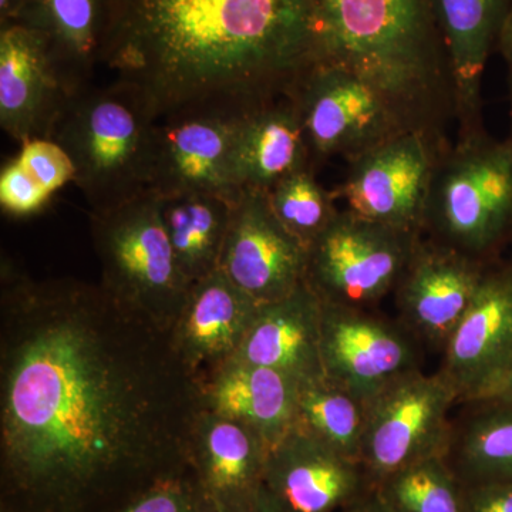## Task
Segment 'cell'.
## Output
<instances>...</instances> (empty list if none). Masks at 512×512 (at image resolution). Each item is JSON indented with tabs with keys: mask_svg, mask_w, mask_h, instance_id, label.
<instances>
[{
	"mask_svg": "<svg viewBox=\"0 0 512 512\" xmlns=\"http://www.w3.org/2000/svg\"><path fill=\"white\" fill-rule=\"evenodd\" d=\"M312 160L295 97L284 96L242 114L232 141L229 174L239 194H268L289 175L312 168Z\"/></svg>",
	"mask_w": 512,
	"mask_h": 512,
	"instance_id": "19",
	"label": "cell"
},
{
	"mask_svg": "<svg viewBox=\"0 0 512 512\" xmlns=\"http://www.w3.org/2000/svg\"><path fill=\"white\" fill-rule=\"evenodd\" d=\"M157 121L146 94L124 80L90 86L72 97L50 138L72 158L74 183L92 214L151 191Z\"/></svg>",
	"mask_w": 512,
	"mask_h": 512,
	"instance_id": "4",
	"label": "cell"
},
{
	"mask_svg": "<svg viewBox=\"0 0 512 512\" xmlns=\"http://www.w3.org/2000/svg\"><path fill=\"white\" fill-rule=\"evenodd\" d=\"M497 47L503 53L505 62L508 66V76H510L511 107H512V8L504 20L500 36H498Z\"/></svg>",
	"mask_w": 512,
	"mask_h": 512,
	"instance_id": "36",
	"label": "cell"
},
{
	"mask_svg": "<svg viewBox=\"0 0 512 512\" xmlns=\"http://www.w3.org/2000/svg\"><path fill=\"white\" fill-rule=\"evenodd\" d=\"M259 305L217 269L194 282L171 329L185 365L198 377L234 359Z\"/></svg>",
	"mask_w": 512,
	"mask_h": 512,
	"instance_id": "18",
	"label": "cell"
},
{
	"mask_svg": "<svg viewBox=\"0 0 512 512\" xmlns=\"http://www.w3.org/2000/svg\"><path fill=\"white\" fill-rule=\"evenodd\" d=\"M101 265L100 285L121 305L171 332L191 288L150 191L110 211L90 215Z\"/></svg>",
	"mask_w": 512,
	"mask_h": 512,
	"instance_id": "5",
	"label": "cell"
},
{
	"mask_svg": "<svg viewBox=\"0 0 512 512\" xmlns=\"http://www.w3.org/2000/svg\"><path fill=\"white\" fill-rule=\"evenodd\" d=\"M512 352V269H487L446 348L439 372L458 394L476 399Z\"/></svg>",
	"mask_w": 512,
	"mask_h": 512,
	"instance_id": "17",
	"label": "cell"
},
{
	"mask_svg": "<svg viewBox=\"0 0 512 512\" xmlns=\"http://www.w3.org/2000/svg\"><path fill=\"white\" fill-rule=\"evenodd\" d=\"M423 231L431 241L483 261L512 234V140L461 137L441 157Z\"/></svg>",
	"mask_w": 512,
	"mask_h": 512,
	"instance_id": "6",
	"label": "cell"
},
{
	"mask_svg": "<svg viewBox=\"0 0 512 512\" xmlns=\"http://www.w3.org/2000/svg\"><path fill=\"white\" fill-rule=\"evenodd\" d=\"M292 96L313 158L342 154L353 160L412 128L376 86L332 64H315Z\"/></svg>",
	"mask_w": 512,
	"mask_h": 512,
	"instance_id": "10",
	"label": "cell"
},
{
	"mask_svg": "<svg viewBox=\"0 0 512 512\" xmlns=\"http://www.w3.org/2000/svg\"><path fill=\"white\" fill-rule=\"evenodd\" d=\"M247 113V111H245ZM244 113L187 110L161 117L154 134L151 191L158 197L212 194L238 200L229 174L232 141Z\"/></svg>",
	"mask_w": 512,
	"mask_h": 512,
	"instance_id": "12",
	"label": "cell"
},
{
	"mask_svg": "<svg viewBox=\"0 0 512 512\" xmlns=\"http://www.w3.org/2000/svg\"><path fill=\"white\" fill-rule=\"evenodd\" d=\"M308 248L275 217L264 192L232 205L218 269L258 305L279 301L305 282Z\"/></svg>",
	"mask_w": 512,
	"mask_h": 512,
	"instance_id": "13",
	"label": "cell"
},
{
	"mask_svg": "<svg viewBox=\"0 0 512 512\" xmlns=\"http://www.w3.org/2000/svg\"><path fill=\"white\" fill-rule=\"evenodd\" d=\"M266 195L278 221L306 248L339 212L333 195L320 187L312 168L289 175Z\"/></svg>",
	"mask_w": 512,
	"mask_h": 512,
	"instance_id": "29",
	"label": "cell"
},
{
	"mask_svg": "<svg viewBox=\"0 0 512 512\" xmlns=\"http://www.w3.org/2000/svg\"><path fill=\"white\" fill-rule=\"evenodd\" d=\"M420 241L419 232L339 211L308 247L306 285L323 303L370 309L394 292Z\"/></svg>",
	"mask_w": 512,
	"mask_h": 512,
	"instance_id": "7",
	"label": "cell"
},
{
	"mask_svg": "<svg viewBox=\"0 0 512 512\" xmlns=\"http://www.w3.org/2000/svg\"><path fill=\"white\" fill-rule=\"evenodd\" d=\"M26 0H0V29L19 25Z\"/></svg>",
	"mask_w": 512,
	"mask_h": 512,
	"instance_id": "37",
	"label": "cell"
},
{
	"mask_svg": "<svg viewBox=\"0 0 512 512\" xmlns=\"http://www.w3.org/2000/svg\"><path fill=\"white\" fill-rule=\"evenodd\" d=\"M53 194L18 163L9 161L0 173V207L9 217L26 218L45 210Z\"/></svg>",
	"mask_w": 512,
	"mask_h": 512,
	"instance_id": "32",
	"label": "cell"
},
{
	"mask_svg": "<svg viewBox=\"0 0 512 512\" xmlns=\"http://www.w3.org/2000/svg\"><path fill=\"white\" fill-rule=\"evenodd\" d=\"M318 63L315 0H120L106 64L158 119L255 109Z\"/></svg>",
	"mask_w": 512,
	"mask_h": 512,
	"instance_id": "2",
	"label": "cell"
},
{
	"mask_svg": "<svg viewBox=\"0 0 512 512\" xmlns=\"http://www.w3.org/2000/svg\"><path fill=\"white\" fill-rule=\"evenodd\" d=\"M298 389L284 373L231 359L201 377L202 410L244 424L272 448L295 429Z\"/></svg>",
	"mask_w": 512,
	"mask_h": 512,
	"instance_id": "23",
	"label": "cell"
},
{
	"mask_svg": "<svg viewBox=\"0 0 512 512\" xmlns=\"http://www.w3.org/2000/svg\"><path fill=\"white\" fill-rule=\"evenodd\" d=\"M466 512H512V483L463 487Z\"/></svg>",
	"mask_w": 512,
	"mask_h": 512,
	"instance_id": "33",
	"label": "cell"
},
{
	"mask_svg": "<svg viewBox=\"0 0 512 512\" xmlns=\"http://www.w3.org/2000/svg\"><path fill=\"white\" fill-rule=\"evenodd\" d=\"M320 340L322 302L303 282L286 298L259 305L234 359L313 382L326 377Z\"/></svg>",
	"mask_w": 512,
	"mask_h": 512,
	"instance_id": "20",
	"label": "cell"
},
{
	"mask_svg": "<svg viewBox=\"0 0 512 512\" xmlns=\"http://www.w3.org/2000/svg\"><path fill=\"white\" fill-rule=\"evenodd\" d=\"M119 9L120 0H26L19 25L45 37L76 96L90 87L97 64H104Z\"/></svg>",
	"mask_w": 512,
	"mask_h": 512,
	"instance_id": "24",
	"label": "cell"
},
{
	"mask_svg": "<svg viewBox=\"0 0 512 512\" xmlns=\"http://www.w3.org/2000/svg\"><path fill=\"white\" fill-rule=\"evenodd\" d=\"M360 461L298 427L271 448L264 490L285 512H339L372 490Z\"/></svg>",
	"mask_w": 512,
	"mask_h": 512,
	"instance_id": "16",
	"label": "cell"
},
{
	"mask_svg": "<svg viewBox=\"0 0 512 512\" xmlns=\"http://www.w3.org/2000/svg\"><path fill=\"white\" fill-rule=\"evenodd\" d=\"M161 198V197H160ZM234 202L212 194L161 198V218L191 284L217 271Z\"/></svg>",
	"mask_w": 512,
	"mask_h": 512,
	"instance_id": "26",
	"label": "cell"
},
{
	"mask_svg": "<svg viewBox=\"0 0 512 512\" xmlns=\"http://www.w3.org/2000/svg\"><path fill=\"white\" fill-rule=\"evenodd\" d=\"M458 394L440 372L400 376L367 402L359 461L373 488L417 461L444 456Z\"/></svg>",
	"mask_w": 512,
	"mask_h": 512,
	"instance_id": "8",
	"label": "cell"
},
{
	"mask_svg": "<svg viewBox=\"0 0 512 512\" xmlns=\"http://www.w3.org/2000/svg\"><path fill=\"white\" fill-rule=\"evenodd\" d=\"M471 402H500L512 404V352L491 376L484 389ZM470 403V402H468Z\"/></svg>",
	"mask_w": 512,
	"mask_h": 512,
	"instance_id": "34",
	"label": "cell"
},
{
	"mask_svg": "<svg viewBox=\"0 0 512 512\" xmlns=\"http://www.w3.org/2000/svg\"><path fill=\"white\" fill-rule=\"evenodd\" d=\"M318 63L356 73L407 126L436 133L453 83L431 0H315Z\"/></svg>",
	"mask_w": 512,
	"mask_h": 512,
	"instance_id": "3",
	"label": "cell"
},
{
	"mask_svg": "<svg viewBox=\"0 0 512 512\" xmlns=\"http://www.w3.org/2000/svg\"><path fill=\"white\" fill-rule=\"evenodd\" d=\"M222 512H285V511H282L281 508H279L278 505H276L274 503V501H272V498L269 497V495L265 493V490H262V493H261V495H259L258 500H256V503L252 504L251 507L244 508V510H239V511H222Z\"/></svg>",
	"mask_w": 512,
	"mask_h": 512,
	"instance_id": "38",
	"label": "cell"
},
{
	"mask_svg": "<svg viewBox=\"0 0 512 512\" xmlns=\"http://www.w3.org/2000/svg\"><path fill=\"white\" fill-rule=\"evenodd\" d=\"M444 453L461 487L512 483V404L463 403Z\"/></svg>",
	"mask_w": 512,
	"mask_h": 512,
	"instance_id": "25",
	"label": "cell"
},
{
	"mask_svg": "<svg viewBox=\"0 0 512 512\" xmlns=\"http://www.w3.org/2000/svg\"><path fill=\"white\" fill-rule=\"evenodd\" d=\"M375 490L393 512H466L463 487L444 456L404 467L383 478Z\"/></svg>",
	"mask_w": 512,
	"mask_h": 512,
	"instance_id": "28",
	"label": "cell"
},
{
	"mask_svg": "<svg viewBox=\"0 0 512 512\" xmlns=\"http://www.w3.org/2000/svg\"><path fill=\"white\" fill-rule=\"evenodd\" d=\"M485 271L483 261L421 239L394 289L399 322L420 345L443 353Z\"/></svg>",
	"mask_w": 512,
	"mask_h": 512,
	"instance_id": "14",
	"label": "cell"
},
{
	"mask_svg": "<svg viewBox=\"0 0 512 512\" xmlns=\"http://www.w3.org/2000/svg\"><path fill=\"white\" fill-rule=\"evenodd\" d=\"M439 160L436 134L407 128L353 158L340 195L357 217L421 234Z\"/></svg>",
	"mask_w": 512,
	"mask_h": 512,
	"instance_id": "9",
	"label": "cell"
},
{
	"mask_svg": "<svg viewBox=\"0 0 512 512\" xmlns=\"http://www.w3.org/2000/svg\"><path fill=\"white\" fill-rule=\"evenodd\" d=\"M367 402L329 379L299 384L295 427L359 461Z\"/></svg>",
	"mask_w": 512,
	"mask_h": 512,
	"instance_id": "27",
	"label": "cell"
},
{
	"mask_svg": "<svg viewBox=\"0 0 512 512\" xmlns=\"http://www.w3.org/2000/svg\"><path fill=\"white\" fill-rule=\"evenodd\" d=\"M269 451L254 430L202 410L192 431L191 468L221 512L244 510L264 490Z\"/></svg>",
	"mask_w": 512,
	"mask_h": 512,
	"instance_id": "21",
	"label": "cell"
},
{
	"mask_svg": "<svg viewBox=\"0 0 512 512\" xmlns=\"http://www.w3.org/2000/svg\"><path fill=\"white\" fill-rule=\"evenodd\" d=\"M16 160L26 171L55 195L69 183H74L76 167L66 150L52 138H33L20 144Z\"/></svg>",
	"mask_w": 512,
	"mask_h": 512,
	"instance_id": "31",
	"label": "cell"
},
{
	"mask_svg": "<svg viewBox=\"0 0 512 512\" xmlns=\"http://www.w3.org/2000/svg\"><path fill=\"white\" fill-rule=\"evenodd\" d=\"M339 512H393L383 503L382 498L376 493L375 488L367 491L362 497L357 498L348 507L343 508Z\"/></svg>",
	"mask_w": 512,
	"mask_h": 512,
	"instance_id": "35",
	"label": "cell"
},
{
	"mask_svg": "<svg viewBox=\"0 0 512 512\" xmlns=\"http://www.w3.org/2000/svg\"><path fill=\"white\" fill-rule=\"evenodd\" d=\"M73 96L45 37L22 25L0 29V126L9 137H52Z\"/></svg>",
	"mask_w": 512,
	"mask_h": 512,
	"instance_id": "15",
	"label": "cell"
},
{
	"mask_svg": "<svg viewBox=\"0 0 512 512\" xmlns=\"http://www.w3.org/2000/svg\"><path fill=\"white\" fill-rule=\"evenodd\" d=\"M201 379L99 284L0 269V512H114L190 470Z\"/></svg>",
	"mask_w": 512,
	"mask_h": 512,
	"instance_id": "1",
	"label": "cell"
},
{
	"mask_svg": "<svg viewBox=\"0 0 512 512\" xmlns=\"http://www.w3.org/2000/svg\"><path fill=\"white\" fill-rule=\"evenodd\" d=\"M114 512H220L192 468L151 485Z\"/></svg>",
	"mask_w": 512,
	"mask_h": 512,
	"instance_id": "30",
	"label": "cell"
},
{
	"mask_svg": "<svg viewBox=\"0 0 512 512\" xmlns=\"http://www.w3.org/2000/svg\"><path fill=\"white\" fill-rule=\"evenodd\" d=\"M320 348L326 379L366 402L393 380L421 369L420 343L412 333L370 309L322 302Z\"/></svg>",
	"mask_w": 512,
	"mask_h": 512,
	"instance_id": "11",
	"label": "cell"
},
{
	"mask_svg": "<svg viewBox=\"0 0 512 512\" xmlns=\"http://www.w3.org/2000/svg\"><path fill=\"white\" fill-rule=\"evenodd\" d=\"M453 83L463 137L478 134L481 79L512 0H431Z\"/></svg>",
	"mask_w": 512,
	"mask_h": 512,
	"instance_id": "22",
	"label": "cell"
}]
</instances>
